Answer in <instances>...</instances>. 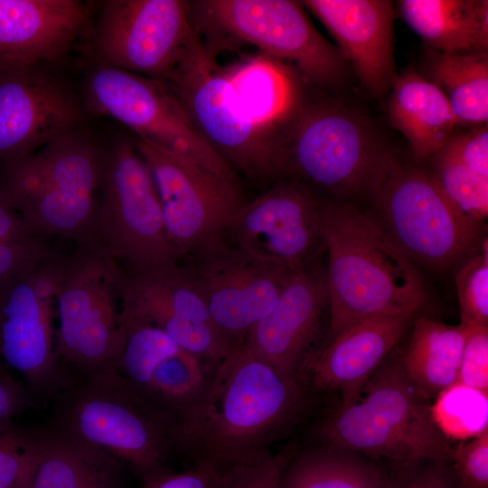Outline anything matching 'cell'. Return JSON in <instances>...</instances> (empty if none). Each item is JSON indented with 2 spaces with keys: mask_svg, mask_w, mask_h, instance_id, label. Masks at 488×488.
Instances as JSON below:
<instances>
[{
  "mask_svg": "<svg viewBox=\"0 0 488 488\" xmlns=\"http://www.w3.org/2000/svg\"><path fill=\"white\" fill-rule=\"evenodd\" d=\"M305 387L234 344L216 364L200 397L173 427L174 450L221 471L253 463L301 418Z\"/></svg>",
  "mask_w": 488,
  "mask_h": 488,
  "instance_id": "6da1fadb",
  "label": "cell"
},
{
  "mask_svg": "<svg viewBox=\"0 0 488 488\" xmlns=\"http://www.w3.org/2000/svg\"><path fill=\"white\" fill-rule=\"evenodd\" d=\"M320 212L330 303L324 344L366 318L415 316L427 302L425 285L378 222L345 202L320 203Z\"/></svg>",
  "mask_w": 488,
  "mask_h": 488,
  "instance_id": "7a4b0ae2",
  "label": "cell"
},
{
  "mask_svg": "<svg viewBox=\"0 0 488 488\" xmlns=\"http://www.w3.org/2000/svg\"><path fill=\"white\" fill-rule=\"evenodd\" d=\"M431 402L408 377L397 347L318 436L322 444L393 464L451 460L454 447L436 427Z\"/></svg>",
  "mask_w": 488,
  "mask_h": 488,
  "instance_id": "3957f363",
  "label": "cell"
},
{
  "mask_svg": "<svg viewBox=\"0 0 488 488\" xmlns=\"http://www.w3.org/2000/svg\"><path fill=\"white\" fill-rule=\"evenodd\" d=\"M105 151L80 129L3 164L0 194L38 232L80 245L96 239Z\"/></svg>",
  "mask_w": 488,
  "mask_h": 488,
  "instance_id": "277c9868",
  "label": "cell"
},
{
  "mask_svg": "<svg viewBox=\"0 0 488 488\" xmlns=\"http://www.w3.org/2000/svg\"><path fill=\"white\" fill-rule=\"evenodd\" d=\"M277 143L287 174L342 200L372 196L397 161L367 117L332 99H305Z\"/></svg>",
  "mask_w": 488,
  "mask_h": 488,
  "instance_id": "5b68a950",
  "label": "cell"
},
{
  "mask_svg": "<svg viewBox=\"0 0 488 488\" xmlns=\"http://www.w3.org/2000/svg\"><path fill=\"white\" fill-rule=\"evenodd\" d=\"M61 407V427L129 465L141 482L170 470L174 420L113 368L82 374Z\"/></svg>",
  "mask_w": 488,
  "mask_h": 488,
  "instance_id": "8992f818",
  "label": "cell"
},
{
  "mask_svg": "<svg viewBox=\"0 0 488 488\" xmlns=\"http://www.w3.org/2000/svg\"><path fill=\"white\" fill-rule=\"evenodd\" d=\"M125 273L99 245H80L63 258L55 295L57 360L82 374L113 368L124 333L121 294Z\"/></svg>",
  "mask_w": 488,
  "mask_h": 488,
  "instance_id": "52a82bcc",
  "label": "cell"
},
{
  "mask_svg": "<svg viewBox=\"0 0 488 488\" xmlns=\"http://www.w3.org/2000/svg\"><path fill=\"white\" fill-rule=\"evenodd\" d=\"M162 81L205 142L232 169L262 180L286 174L276 140L246 117L196 32Z\"/></svg>",
  "mask_w": 488,
  "mask_h": 488,
  "instance_id": "ba28073f",
  "label": "cell"
},
{
  "mask_svg": "<svg viewBox=\"0 0 488 488\" xmlns=\"http://www.w3.org/2000/svg\"><path fill=\"white\" fill-rule=\"evenodd\" d=\"M191 22L213 33L258 47L309 83L334 88L346 78L347 61L313 25L302 2L202 0L187 2Z\"/></svg>",
  "mask_w": 488,
  "mask_h": 488,
  "instance_id": "9c48e42d",
  "label": "cell"
},
{
  "mask_svg": "<svg viewBox=\"0 0 488 488\" xmlns=\"http://www.w3.org/2000/svg\"><path fill=\"white\" fill-rule=\"evenodd\" d=\"M372 197L378 224L411 262L442 271L477 247L479 222L452 203L429 170L397 160Z\"/></svg>",
  "mask_w": 488,
  "mask_h": 488,
  "instance_id": "30bf717a",
  "label": "cell"
},
{
  "mask_svg": "<svg viewBox=\"0 0 488 488\" xmlns=\"http://www.w3.org/2000/svg\"><path fill=\"white\" fill-rule=\"evenodd\" d=\"M96 237L112 258L131 271L179 264L183 255L168 239L158 193L134 142L119 139L105 151Z\"/></svg>",
  "mask_w": 488,
  "mask_h": 488,
  "instance_id": "8fae6325",
  "label": "cell"
},
{
  "mask_svg": "<svg viewBox=\"0 0 488 488\" xmlns=\"http://www.w3.org/2000/svg\"><path fill=\"white\" fill-rule=\"evenodd\" d=\"M82 103L86 111L117 120L136 137L237 183L233 169L205 142L162 80L98 63L86 78Z\"/></svg>",
  "mask_w": 488,
  "mask_h": 488,
  "instance_id": "7c38bea8",
  "label": "cell"
},
{
  "mask_svg": "<svg viewBox=\"0 0 488 488\" xmlns=\"http://www.w3.org/2000/svg\"><path fill=\"white\" fill-rule=\"evenodd\" d=\"M134 144L152 174L168 239L183 257L221 237L245 203L237 183L146 140Z\"/></svg>",
  "mask_w": 488,
  "mask_h": 488,
  "instance_id": "4fadbf2b",
  "label": "cell"
},
{
  "mask_svg": "<svg viewBox=\"0 0 488 488\" xmlns=\"http://www.w3.org/2000/svg\"><path fill=\"white\" fill-rule=\"evenodd\" d=\"M194 33L186 1L108 0L91 48L99 64L164 80Z\"/></svg>",
  "mask_w": 488,
  "mask_h": 488,
  "instance_id": "5bb4252c",
  "label": "cell"
},
{
  "mask_svg": "<svg viewBox=\"0 0 488 488\" xmlns=\"http://www.w3.org/2000/svg\"><path fill=\"white\" fill-rule=\"evenodd\" d=\"M188 268L197 282L211 318L232 344L242 343L250 329L276 305L296 272L258 259L222 236L193 253Z\"/></svg>",
  "mask_w": 488,
  "mask_h": 488,
  "instance_id": "9a60e30c",
  "label": "cell"
},
{
  "mask_svg": "<svg viewBox=\"0 0 488 488\" xmlns=\"http://www.w3.org/2000/svg\"><path fill=\"white\" fill-rule=\"evenodd\" d=\"M222 237L241 251L297 271L326 249L320 203L297 181L283 182L236 212Z\"/></svg>",
  "mask_w": 488,
  "mask_h": 488,
  "instance_id": "2e32d148",
  "label": "cell"
},
{
  "mask_svg": "<svg viewBox=\"0 0 488 488\" xmlns=\"http://www.w3.org/2000/svg\"><path fill=\"white\" fill-rule=\"evenodd\" d=\"M120 318L160 329L212 367L233 346L213 324L190 270L179 264L125 273Z\"/></svg>",
  "mask_w": 488,
  "mask_h": 488,
  "instance_id": "e0dca14e",
  "label": "cell"
},
{
  "mask_svg": "<svg viewBox=\"0 0 488 488\" xmlns=\"http://www.w3.org/2000/svg\"><path fill=\"white\" fill-rule=\"evenodd\" d=\"M62 261L50 254L0 287V356L37 389L58 371L52 317Z\"/></svg>",
  "mask_w": 488,
  "mask_h": 488,
  "instance_id": "ac0fdd59",
  "label": "cell"
},
{
  "mask_svg": "<svg viewBox=\"0 0 488 488\" xmlns=\"http://www.w3.org/2000/svg\"><path fill=\"white\" fill-rule=\"evenodd\" d=\"M85 112L82 100L44 66L0 70V163L79 129Z\"/></svg>",
  "mask_w": 488,
  "mask_h": 488,
  "instance_id": "d6986e66",
  "label": "cell"
},
{
  "mask_svg": "<svg viewBox=\"0 0 488 488\" xmlns=\"http://www.w3.org/2000/svg\"><path fill=\"white\" fill-rule=\"evenodd\" d=\"M329 308L326 272L313 262L292 275L274 307L242 343L282 374L301 381L318 351L316 343Z\"/></svg>",
  "mask_w": 488,
  "mask_h": 488,
  "instance_id": "ffe728a7",
  "label": "cell"
},
{
  "mask_svg": "<svg viewBox=\"0 0 488 488\" xmlns=\"http://www.w3.org/2000/svg\"><path fill=\"white\" fill-rule=\"evenodd\" d=\"M303 5L326 27L374 97L389 90L397 78L393 54L392 3L386 0H305Z\"/></svg>",
  "mask_w": 488,
  "mask_h": 488,
  "instance_id": "44dd1931",
  "label": "cell"
},
{
  "mask_svg": "<svg viewBox=\"0 0 488 488\" xmlns=\"http://www.w3.org/2000/svg\"><path fill=\"white\" fill-rule=\"evenodd\" d=\"M89 18L80 0H0V70L61 61Z\"/></svg>",
  "mask_w": 488,
  "mask_h": 488,
  "instance_id": "7402d4cb",
  "label": "cell"
},
{
  "mask_svg": "<svg viewBox=\"0 0 488 488\" xmlns=\"http://www.w3.org/2000/svg\"><path fill=\"white\" fill-rule=\"evenodd\" d=\"M414 317L375 316L349 325L312 357L302 375L303 384L306 378L315 391L339 392L340 406L349 405L403 341Z\"/></svg>",
  "mask_w": 488,
  "mask_h": 488,
  "instance_id": "603a6c76",
  "label": "cell"
},
{
  "mask_svg": "<svg viewBox=\"0 0 488 488\" xmlns=\"http://www.w3.org/2000/svg\"><path fill=\"white\" fill-rule=\"evenodd\" d=\"M221 71L249 120L277 142L305 99L302 77L262 52L244 56Z\"/></svg>",
  "mask_w": 488,
  "mask_h": 488,
  "instance_id": "cb8c5ba5",
  "label": "cell"
},
{
  "mask_svg": "<svg viewBox=\"0 0 488 488\" xmlns=\"http://www.w3.org/2000/svg\"><path fill=\"white\" fill-rule=\"evenodd\" d=\"M118 462L60 426L37 433L20 488H124Z\"/></svg>",
  "mask_w": 488,
  "mask_h": 488,
  "instance_id": "d4e9b609",
  "label": "cell"
},
{
  "mask_svg": "<svg viewBox=\"0 0 488 488\" xmlns=\"http://www.w3.org/2000/svg\"><path fill=\"white\" fill-rule=\"evenodd\" d=\"M390 89V124L408 139L417 161L431 158L445 146L456 126L446 95L412 68L397 76Z\"/></svg>",
  "mask_w": 488,
  "mask_h": 488,
  "instance_id": "484cf974",
  "label": "cell"
},
{
  "mask_svg": "<svg viewBox=\"0 0 488 488\" xmlns=\"http://www.w3.org/2000/svg\"><path fill=\"white\" fill-rule=\"evenodd\" d=\"M398 5L403 21L431 50L487 52L486 0H401Z\"/></svg>",
  "mask_w": 488,
  "mask_h": 488,
  "instance_id": "4316f807",
  "label": "cell"
},
{
  "mask_svg": "<svg viewBox=\"0 0 488 488\" xmlns=\"http://www.w3.org/2000/svg\"><path fill=\"white\" fill-rule=\"evenodd\" d=\"M407 347L400 351L405 372L430 400L458 381L467 328L425 316L413 319Z\"/></svg>",
  "mask_w": 488,
  "mask_h": 488,
  "instance_id": "83f0119b",
  "label": "cell"
},
{
  "mask_svg": "<svg viewBox=\"0 0 488 488\" xmlns=\"http://www.w3.org/2000/svg\"><path fill=\"white\" fill-rule=\"evenodd\" d=\"M279 488H391V483L376 459L321 444L287 455Z\"/></svg>",
  "mask_w": 488,
  "mask_h": 488,
  "instance_id": "f1b7e54d",
  "label": "cell"
},
{
  "mask_svg": "<svg viewBox=\"0 0 488 488\" xmlns=\"http://www.w3.org/2000/svg\"><path fill=\"white\" fill-rule=\"evenodd\" d=\"M426 69L427 79L446 95L456 125L487 123V52L444 53L432 50Z\"/></svg>",
  "mask_w": 488,
  "mask_h": 488,
  "instance_id": "f546056e",
  "label": "cell"
},
{
  "mask_svg": "<svg viewBox=\"0 0 488 488\" xmlns=\"http://www.w3.org/2000/svg\"><path fill=\"white\" fill-rule=\"evenodd\" d=\"M431 413L448 440L472 439L488 431V392L456 382L433 399Z\"/></svg>",
  "mask_w": 488,
  "mask_h": 488,
  "instance_id": "4dcf8cb0",
  "label": "cell"
},
{
  "mask_svg": "<svg viewBox=\"0 0 488 488\" xmlns=\"http://www.w3.org/2000/svg\"><path fill=\"white\" fill-rule=\"evenodd\" d=\"M431 160L432 174L452 203L471 220L481 222L488 215V179L439 151Z\"/></svg>",
  "mask_w": 488,
  "mask_h": 488,
  "instance_id": "1f68e13d",
  "label": "cell"
},
{
  "mask_svg": "<svg viewBox=\"0 0 488 488\" xmlns=\"http://www.w3.org/2000/svg\"><path fill=\"white\" fill-rule=\"evenodd\" d=\"M482 251L469 258L455 276L460 306V324L465 328L488 326V249L487 240Z\"/></svg>",
  "mask_w": 488,
  "mask_h": 488,
  "instance_id": "d6a6232c",
  "label": "cell"
},
{
  "mask_svg": "<svg viewBox=\"0 0 488 488\" xmlns=\"http://www.w3.org/2000/svg\"><path fill=\"white\" fill-rule=\"evenodd\" d=\"M37 433L0 420V488H20Z\"/></svg>",
  "mask_w": 488,
  "mask_h": 488,
  "instance_id": "836d02e7",
  "label": "cell"
},
{
  "mask_svg": "<svg viewBox=\"0 0 488 488\" xmlns=\"http://www.w3.org/2000/svg\"><path fill=\"white\" fill-rule=\"evenodd\" d=\"M391 464V488H460L450 460Z\"/></svg>",
  "mask_w": 488,
  "mask_h": 488,
  "instance_id": "e575fe53",
  "label": "cell"
},
{
  "mask_svg": "<svg viewBox=\"0 0 488 488\" xmlns=\"http://www.w3.org/2000/svg\"><path fill=\"white\" fill-rule=\"evenodd\" d=\"M287 455L269 452L256 462L232 465L221 472L213 488H279Z\"/></svg>",
  "mask_w": 488,
  "mask_h": 488,
  "instance_id": "d590c367",
  "label": "cell"
},
{
  "mask_svg": "<svg viewBox=\"0 0 488 488\" xmlns=\"http://www.w3.org/2000/svg\"><path fill=\"white\" fill-rule=\"evenodd\" d=\"M450 461L460 488H488V431L453 448Z\"/></svg>",
  "mask_w": 488,
  "mask_h": 488,
  "instance_id": "8d00e7d4",
  "label": "cell"
},
{
  "mask_svg": "<svg viewBox=\"0 0 488 488\" xmlns=\"http://www.w3.org/2000/svg\"><path fill=\"white\" fill-rule=\"evenodd\" d=\"M457 382L488 392V326L467 328Z\"/></svg>",
  "mask_w": 488,
  "mask_h": 488,
  "instance_id": "74e56055",
  "label": "cell"
},
{
  "mask_svg": "<svg viewBox=\"0 0 488 488\" xmlns=\"http://www.w3.org/2000/svg\"><path fill=\"white\" fill-rule=\"evenodd\" d=\"M441 151L480 176L488 179V128L486 124L465 131H454Z\"/></svg>",
  "mask_w": 488,
  "mask_h": 488,
  "instance_id": "f35d334b",
  "label": "cell"
},
{
  "mask_svg": "<svg viewBox=\"0 0 488 488\" xmlns=\"http://www.w3.org/2000/svg\"><path fill=\"white\" fill-rule=\"evenodd\" d=\"M50 254L45 237L26 242L0 243V287Z\"/></svg>",
  "mask_w": 488,
  "mask_h": 488,
  "instance_id": "ab89813d",
  "label": "cell"
},
{
  "mask_svg": "<svg viewBox=\"0 0 488 488\" xmlns=\"http://www.w3.org/2000/svg\"><path fill=\"white\" fill-rule=\"evenodd\" d=\"M221 470L211 463H193L186 470H166L142 481V488H213Z\"/></svg>",
  "mask_w": 488,
  "mask_h": 488,
  "instance_id": "60d3db41",
  "label": "cell"
},
{
  "mask_svg": "<svg viewBox=\"0 0 488 488\" xmlns=\"http://www.w3.org/2000/svg\"><path fill=\"white\" fill-rule=\"evenodd\" d=\"M45 237L34 230L0 194V243L26 242Z\"/></svg>",
  "mask_w": 488,
  "mask_h": 488,
  "instance_id": "b9f144b4",
  "label": "cell"
},
{
  "mask_svg": "<svg viewBox=\"0 0 488 488\" xmlns=\"http://www.w3.org/2000/svg\"><path fill=\"white\" fill-rule=\"evenodd\" d=\"M27 404L25 389L8 375L0 377V420H11Z\"/></svg>",
  "mask_w": 488,
  "mask_h": 488,
  "instance_id": "7bdbcfd3",
  "label": "cell"
},
{
  "mask_svg": "<svg viewBox=\"0 0 488 488\" xmlns=\"http://www.w3.org/2000/svg\"><path fill=\"white\" fill-rule=\"evenodd\" d=\"M4 375H5V373L4 370H3L2 364L0 362V377L4 376Z\"/></svg>",
  "mask_w": 488,
  "mask_h": 488,
  "instance_id": "ee69618b",
  "label": "cell"
}]
</instances>
